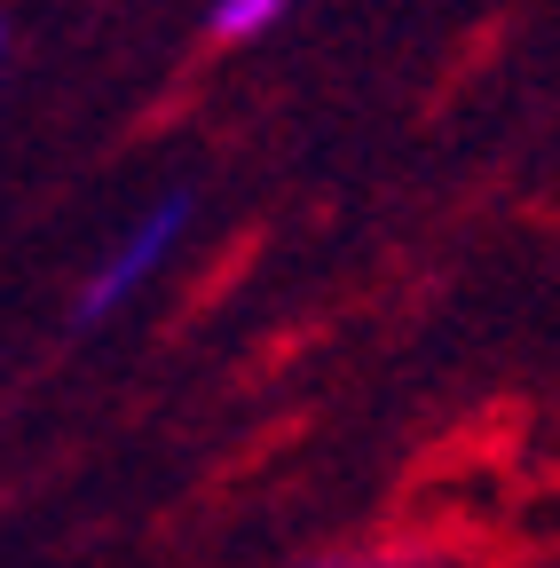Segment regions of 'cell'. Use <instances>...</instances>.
<instances>
[{
	"instance_id": "obj_3",
	"label": "cell",
	"mask_w": 560,
	"mask_h": 568,
	"mask_svg": "<svg viewBox=\"0 0 560 568\" xmlns=\"http://www.w3.org/2000/svg\"><path fill=\"white\" fill-rule=\"evenodd\" d=\"M0 48H9V24H0Z\"/></svg>"
},
{
	"instance_id": "obj_1",
	"label": "cell",
	"mask_w": 560,
	"mask_h": 568,
	"mask_svg": "<svg viewBox=\"0 0 560 568\" xmlns=\"http://www.w3.org/2000/svg\"><path fill=\"white\" fill-rule=\"evenodd\" d=\"M190 213H197V197H190V190H166V197L143 213V222H134V230L111 245V261L88 276V293H80V324H111V316H119L134 293H143V284L159 276V261L182 245Z\"/></svg>"
},
{
	"instance_id": "obj_2",
	"label": "cell",
	"mask_w": 560,
	"mask_h": 568,
	"mask_svg": "<svg viewBox=\"0 0 560 568\" xmlns=\"http://www.w3.org/2000/svg\"><path fill=\"white\" fill-rule=\"evenodd\" d=\"M293 0H214V40H261Z\"/></svg>"
}]
</instances>
